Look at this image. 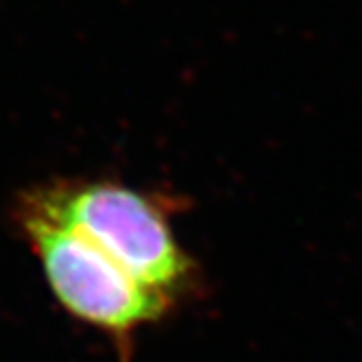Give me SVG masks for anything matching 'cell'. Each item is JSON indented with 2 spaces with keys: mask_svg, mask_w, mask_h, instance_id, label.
Returning <instances> with one entry per match:
<instances>
[{
  "mask_svg": "<svg viewBox=\"0 0 362 362\" xmlns=\"http://www.w3.org/2000/svg\"><path fill=\"white\" fill-rule=\"evenodd\" d=\"M20 223L50 288L74 317L127 334L168 310L166 295L144 286L81 231L46 212L33 197L22 205Z\"/></svg>",
  "mask_w": 362,
  "mask_h": 362,
  "instance_id": "cell-2",
  "label": "cell"
},
{
  "mask_svg": "<svg viewBox=\"0 0 362 362\" xmlns=\"http://www.w3.org/2000/svg\"><path fill=\"white\" fill-rule=\"evenodd\" d=\"M33 199L144 286L168 299L188 286L190 257L179 247L166 208L155 197L112 181H79Z\"/></svg>",
  "mask_w": 362,
  "mask_h": 362,
  "instance_id": "cell-1",
  "label": "cell"
}]
</instances>
